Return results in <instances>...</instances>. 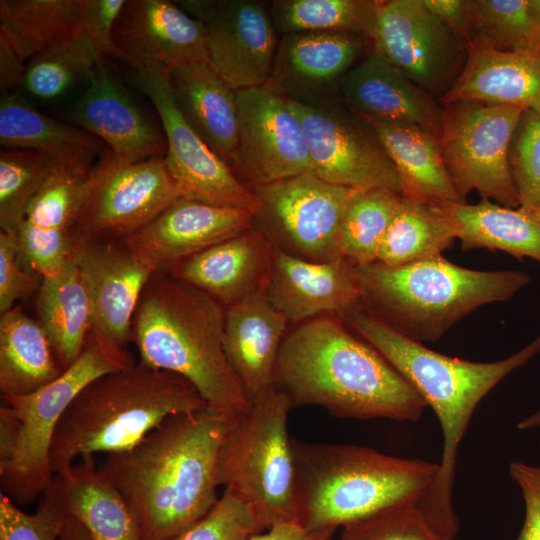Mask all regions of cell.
Instances as JSON below:
<instances>
[{
	"mask_svg": "<svg viewBox=\"0 0 540 540\" xmlns=\"http://www.w3.org/2000/svg\"><path fill=\"white\" fill-rule=\"evenodd\" d=\"M340 540L448 539L430 525L417 502H404L343 526Z\"/></svg>",
	"mask_w": 540,
	"mask_h": 540,
	"instance_id": "f6af8a7d",
	"label": "cell"
},
{
	"mask_svg": "<svg viewBox=\"0 0 540 540\" xmlns=\"http://www.w3.org/2000/svg\"><path fill=\"white\" fill-rule=\"evenodd\" d=\"M26 61L0 37V90L1 94L17 90L24 74Z\"/></svg>",
	"mask_w": 540,
	"mask_h": 540,
	"instance_id": "f5cc1de1",
	"label": "cell"
},
{
	"mask_svg": "<svg viewBox=\"0 0 540 540\" xmlns=\"http://www.w3.org/2000/svg\"><path fill=\"white\" fill-rule=\"evenodd\" d=\"M471 5L468 44L540 58V30L531 16L529 0H471Z\"/></svg>",
	"mask_w": 540,
	"mask_h": 540,
	"instance_id": "60d3db41",
	"label": "cell"
},
{
	"mask_svg": "<svg viewBox=\"0 0 540 540\" xmlns=\"http://www.w3.org/2000/svg\"><path fill=\"white\" fill-rule=\"evenodd\" d=\"M266 292L288 323L344 313L362 296L357 267L346 259L308 261L274 246Z\"/></svg>",
	"mask_w": 540,
	"mask_h": 540,
	"instance_id": "cb8c5ba5",
	"label": "cell"
},
{
	"mask_svg": "<svg viewBox=\"0 0 540 540\" xmlns=\"http://www.w3.org/2000/svg\"><path fill=\"white\" fill-rule=\"evenodd\" d=\"M287 324L266 290L226 308L224 350L249 402L275 387L277 358Z\"/></svg>",
	"mask_w": 540,
	"mask_h": 540,
	"instance_id": "4316f807",
	"label": "cell"
},
{
	"mask_svg": "<svg viewBox=\"0 0 540 540\" xmlns=\"http://www.w3.org/2000/svg\"><path fill=\"white\" fill-rule=\"evenodd\" d=\"M292 409L276 386L231 417L218 451L217 482L243 501L265 529L295 520Z\"/></svg>",
	"mask_w": 540,
	"mask_h": 540,
	"instance_id": "9c48e42d",
	"label": "cell"
},
{
	"mask_svg": "<svg viewBox=\"0 0 540 540\" xmlns=\"http://www.w3.org/2000/svg\"><path fill=\"white\" fill-rule=\"evenodd\" d=\"M58 540H91L83 525L68 514Z\"/></svg>",
	"mask_w": 540,
	"mask_h": 540,
	"instance_id": "db71d44e",
	"label": "cell"
},
{
	"mask_svg": "<svg viewBox=\"0 0 540 540\" xmlns=\"http://www.w3.org/2000/svg\"><path fill=\"white\" fill-rule=\"evenodd\" d=\"M365 119L398 172L402 196L436 204L464 203L444 163L437 135L410 122Z\"/></svg>",
	"mask_w": 540,
	"mask_h": 540,
	"instance_id": "1f68e13d",
	"label": "cell"
},
{
	"mask_svg": "<svg viewBox=\"0 0 540 540\" xmlns=\"http://www.w3.org/2000/svg\"><path fill=\"white\" fill-rule=\"evenodd\" d=\"M264 530L250 507L224 490L209 513L169 540H247Z\"/></svg>",
	"mask_w": 540,
	"mask_h": 540,
	"instance_id": "bcb514c9",
	"label": "cell"
},
{
	"mask_svg": "<svg viewBox=\"0 0 540 540\" xmlns=\"http://www.w3.org/2000/svg\"><path fill=\"white\" fill-rule=\"evenodd\" d=\"M370 39L344 32L280 35L267 85L289 101L323 106L340 100L346 74Z\"/></svg>",
	"mask_w": 540,
	"mask_h": 540,
	"instance_id": "ffe728a7",
	"label": "cell"
},
{
	"mask_svg": "<svg viewBox=\"0 0 540 540\" xmlns=\"http://www.w3.org/2000/svg\"><path fill=\"white\" fill-rule=\"evenodd\" d=\"M65 115L69 123L98 137L122 160L140 162L166 156L162 124L140 106L105 57Z\"/></svg>",
	"mask_w": 540,
	"mask_h": 540,
	"instance_id": "d6986e66",
	"label": "cell"
},
{
	"mask_svg": "<svg viewBox=\"0 0 540 540\" xmlns=\"http://www.w3.org/2000/svg\"><path fill=\"white\" fill-rule=\"evenodd\" d=\"M126 0H81L80 32L103 57L120 59L114 41L116 20Z\"/></svg>",
	"mask_w": 540,
	"mask_h": 540,
	"instance_id": "c3c4849f",
	"label": "cell"
},
{
	"mask_svg": "<svg viewBox=\"0 0 540 540\" xmlns=\"http://www.w3.org/2000/svg\"><path fill=\"white\" fill-rule=\"evenodd\" d=\"M63 371L41 324L19 306L0 316V391L3 396L31 394Z\"/></svg>",
	"mask_w": 540,
	"mask_h": 540,
	"instance_id": "e575fe53",
	"label": "cell"
},
{
	"mask_svg": "<svg viewBox=\"0 0 540 540\" xmlns=\"http://www.w3.org/2000/svg\"><path fill=\"white\" fill-rule=\"evenodd\" d=\"M517 428L519 430H530L534 428H540V409L537 412L519 421L517 423Z\"/></svg>",
	"mask_w": 540,
	"mask_h": 540,
	"instance_id": "11a10c76",
	"label": "cell"
},
{
	"mask_svg": "<svg viewBox=\"0 0 540 540\" xmlns=\"http://www.w3.org/2000/svg\"><path fill=\"white\" fill-rule=\"evenodd\" d=\"M358 189L329 183L312 170L254 189L252 228L283 251L314 262L340 258L338 234ZM282 250V249H281Z\"/></svg>",
	"mask_w": 540,
	"mask_h": 540,
	"instance_id": "8fae6325",
	"label": "cell"
},
{
	"mask_svg": "<svg viewBox=\"0 0 540 540\" xmlns=\"http://www.w3.org/2000/svg\"><path fill=\"white\" fill-rule=\"evenodd\" d=\"M251 227L250 211L180 198L125 239L153 273H168L180 261Z\"/></svg>",
	"mask_w": 540,
	"mask_h": 540,
	"instance_id": "7402d4cb",
	"label": "cell"
},
{
	"mask_svg": "<svg viewBox=\"0 0 540 540\" xmlns=\"http://www.w3.org/2000/svg\"><path fill=\"white\" fill-rule=\"evenodd\" d=\"M344 317L420 394L441 425L443 451L436 479L417 503L430 525L455 540L459 520L452 506L457 454L479 402L512 371L540 353V335L515 354L473 362L437 353L357 305Z\"/></svg>",
	"mask_w": 540,
	"mask_h": 540,
	"instance_id": "3957f363",
	"label": "cell"
},
{
	"mask_svg": "<svg viewBox=\"0 0 540 540\" xmlns=\"http://www.w3.org/2000/svg\"><path fill=\"white\" fill-rule=\"evenodd\" d=\"M529 10L535 24L540 30V0H529Z\"/></svg>",
	"mask_w": 540,
	"mask_h": 540,
	"instance_id": "9f6ffc18",
	"label": "cell"
},
{
	"mask_svg": "<svg viewBox=\"0 0 540 540\" xmlns=\"http://www.w3.org/2000/svg\"><path fill=\"white\" fill-rule=\"evenodd\" d=\"M442 157L457 193L477 191L501 206H520L508 165V147L523 112L513 105L460 100L443 105Z\"/></svg>",
	"mask_w": 540,
	"mask_h": 540,
	"instance_id": "30bf717a",
	"label": "cell"
},
{
	"mask_svg": "<svg viewBox=\"0 0 540 540\" xmlns=\"http://www.w3.org/2000/svg\"><path fill=\"white\" fill-rule=\"evenodd\" d=\"M74 260L88 277L94 301L90 332L108 351L134 363L127 350L141 294L154 274L128 245L125 236L77 233Z\"/></svg>",
	"mask_w": 540,
	"mask_h": 540,
	"instance_id": "ac0fdd59",
	"label": "cell"
},
{
	"mask_svg": "<svg viewBox=\"0 0 540 540\" xmlns=\"http://www.w3.org/2000/svg\"><path fill=\"white\" fill-rule=\"evenodd\" d=\"M273 245L254 228L177 263L168 273L224 307L266 290Z\"/></svg>",
	"mask_w": 540,
	"mask_h": 540,
	"instance_id": "484cf974",
	"label": "cell"
},
{
	"mask_svg": "<svg viewBox=\"0 0 540 540\" xmlns=\"http://www.w3.org/2000/svg\"><path fill=\"white\" fill-rule=\"evenodd\" d=\"M67 516L62 479L57 474L31 514L0 492V540H58Z\"/></svg>",
	"mask_w": 540,
	"mask_h": 540,
	"instance_id": "7bdbcfd3",
	"label": "cell"
},
{
	"mask_svg": "<svg viewBox=\"0 0 540 540\" xmlns=\"http://www.w3.org/2000/svg\"><path fill=\"white\" fill-rule=\"evenodd\" d=\"M131 82L155 108L167 140V167L182 198L253 213L257 199L233 170L196 134L177 108L169 72L132 70Z\"/></svg>",
	"mask_w": 540,
	"mask_h": 540,
	"instance_id": "9a60e30c",
	"label": "cell"
},
{
	"mask_svg": "<svg viewBox=\"0 0 540 540\" xmlns=\"http://www.w3.org/2000/svg\"><path fill=\"white\" fill-rule=\"evenodd\" d=\"M180 198L164 157L129 162L106 149L88 174L77 233L127 236Z\"/></svg>",
	"mask_w": 540,
	"mask_h": 540,
	"instance_id": "7c38bea8",
	"label": "cell"
},
{
	"mask_svg": "<svg viewBox=\"0 0 540 540\" xmlns=\"http://www.w3.org/2000/svg\"><path fill=\"white\" fill-rule=\"evenodd\" d=\"M61 166L55 158L38 150L1 148V230L15 233L29 203Z\"/></svg>",
	"mask_w": 540,
	"mask_h": 540,
	"instance_id": "b9f144b4",
	"label": "cell"
},
{
	"mask_svg": "<svg viewBox=\"0 0 540 540\" xmlns=\"http://www.w3.org/2000/svg\"><path fill=\"white\" fill-rule=\"evenodd\" d=\"M464 68L440 98L446 105L460 100L513 105L540 111V58L503 52L470 43Z\"/></svg>",
	"mask_w": 540,
	"mask_h": 540,
	"instance_id": "f1b7e54d",
	"label": "cell"
},
{
	"mask_svg": "<svg viewBox=\"0 0 540 540\" xmlns=\"http://www.w3.org/2000/svg\"><path fill=\"white\" fill-rule=\"evenodd\" d=\"M102 58L79 31L58 46L29 59L16 92L34 106L60 102L80 85L87 86Z\"/></svg>",
	"mask_w": 540,
	"mask_h": 540,
	"instance_id": "74e56055",
	"label": "cell"
},
{
	"mask_svg": "<svg viewBox=\"0 0 540 540\" xmlns=\"http://www.w3.org/2000/svg\"><path fill=\"white\" fill-rule=\"evenodd\" d=\"M509 474L522 492L525 518L516 540H540V466L512 462Z\"/></svg>",
	"mask_w": 540,
	"mask_h": 540,
	"instance_id": "681fc988",
	"label": "cell"
},
{
	"mask_svg": "<svg viewBox=\"0 0 540 540\" xmlns=\"http://www.w3.org/2000/svg\"><path fill=\"white\" fill-rule=\"evenodd\" d=\"M42 276L24 261L16 235L0 231V313L13 307L18 300L37 292Z\"/></svg>",
	"mask_w": 540,
	"mask_h": 540,
	"instance_id": "7dc6e473",
	"label": "cell"
},
{
	"mask_svg": "<svg viewBox=\"0 0 540 540\" xmlns=\"http://www.w3.org/2000/svg\"><path fill=\"white\" fill-rule=\"evenodd\" d=\"M36 309L38 322L64 371L82 353L94 322L90 282L73 257L58 271L42 276Z\"/></svg>",
	"mask_w": 540,
	"mask_h": 540,
	"instance_id": "4dcf8cb0",
	"label": "cell"
},
{
	"mask_svg": "<svg viewBox=\"0 0 540 540\" xmlns=\"http://www.w3.org/2000/svg\"><path fill=\"white\" fill-rule=\"evenodd\" d=\"M340 100L365 118L410 122L437 136L442 130V105L372 47L344 77Z\"/></svg>",
	"mask_w": 540,
	"mask_h": 540,
	"instance_id": "d4e9b609",
	"label": "cell"
},
{
	"mask_svg": "<svg viewBox=\"0 0 540 540\" xmlns=\"http://www.w3.org/2000/svg\"><path fill=\"white\" fill-rule=\"evenodd\" d=\"M287 102L303 127L312 171L318 177L348 188L402 194L398 172L364 117L341 102L323 106Z\"/></svg>",
	"mask_w": 540,
	"mask_h": 540,
	"instance_id": "4fadbf2b",
	"label": "cell"
},
{
	"mask_svg": "<svg viewBox=\"0 0 540 540\" xmlns=\"http://www.w3.org/2000/svg\"><path fill=\"white\" fill-rule=\"evenodd\" d=\"M207 405L184 377L141 362L105 374L62 415L51 446L52 471L63 474L76 458L128 450L167 418Z\"/></svg>",
	"mask_w": 540,
	"mask_h": 540,
	"instance_id": "5b68a950",
	"label": "cell"
},
{
	"mask_svg": "<svg viewBox=\"0 0 540 540\" xmlns=\"http://www.w3.org/2000/svg\"><path fill=\"white\" fill-rule=\"evenodd\" d=\"M226 309L169 273L147 282L132 322L141 363L188 380L205 402L235 416L250 402L223 345Z\"/></svg>",
	"mask_w": 540,
	"mask_h": 540,
	"instance_id": "277c9868",
	"label": "cell"
},
{
	"mask_svg": "<svg viewBox=\"0 0 540 540\" xmlns=\"http://www.w3.org/2000/svg\"><path fill=\"white\" fill-rule=\"evenodd\" d=\"M455 239L453 221L443 204L401 195L376 262L400 266L440 256Z\"/></svg>",
	"mask_w": 540,
	"mask_h": 540,
	"instance_id": "d590c367",
	"label": "cell"
},
{
	"mask_svg": "<svg viewBox=\"0 0 540 540\" xmlns=\"http://www.w3.org/2000/svg\"><path fill=\"white\" fill-rule=\"evenodd\" d=\"M81 0H1L0 37L24 60L80 31Z\"/></svg>",
	"mask_w": 540,
	"mask_h": 540,
	"instance_id": "8d00e7d4",
	"label": "cell"
},
{
	"mask_svg": "<svg viewBox=\"0 0 540 540\" xmlns=\"http://www.w3.org/2000/svg\"><path fill=\"white\" fill-rule=\"evenodd\" d=\"M231 417L209 405L171 416L99 464L130 507L140 540H169L218 502V451Z\"/></svg>",
	"mask_w": 540,
	"mask_h": 540,
	"instance_id": "6da1fadb",
	"label": "cell"
},
{
	"mask_svg": "<svg viewBox=\"0 0 540 540\" xmlns=\"http://www.w3.org/2000/svg\"><path fill=\"white\" fill-rule=\"evenodd\" d=\"M508 165L520 206L540 214V111L521 113L509 143Z\"/></svg>",
	"mask_w": 540,
	"mask_h": 540,
	"instance_id": "ee69618b",
	"label": "cell"
},
{
	"mask_svg": "<svg viewBox=\"0 0 540 540\" xmlns=\"http://www.w3.org/2000/svg\"><path fill=\"white\" fill-rule=\"evenodd\" d=\"M89 172L61 166L29 203L14 233L25 263L41 276L73 257Z\"/></svg>",
	"mask_w": 540,
	"mask_h": 540,
	"instance_id": "603a6c76",
	"label": "cell"
},
{
	"mask_svg": "<svg viewBox=\"0 0 540 540\" xmlns=\"http://www.w3.org/2000/svg\"><path fill=\"white\" fill-rule=\"evenodd\" d=\"M464 251L500 250L540 263V214L521 206L509 208L482 198L477 204H443Z\"/></svg>",
	"mask_w": 540,
	"mask_h": 540,
	"instance_id": "d6a6232c",
	"label": "cell"
},
{
	"mask_svg": "<svg viewBox=\"0 0 540 540\" xmlns=\"http://www.w3.org/2000/svg\"><path fill=\"white\" fill-rule=\"evenodd\" d=\"M377 0H273L270 14L280 35L344 32L370 39Z\"/></svg>",
	"mask_w": 540,
	"mask_h": 540,
	"instance_id": "f35d334b",
	"label": "cell"
},
{
	"mask_svg": "<svg viewBox=\"0 0 540 540\" xmlns=\"http://www.w3.org/2000/svg\"><path fill=\"white\" fill-rule=\"evenodd\" d=\"M292 443L295 521L309 531L343 527L395 504L418 503L439 470V463L359 445Z\"/></svg>",
	"mask_w": 540,
	"mask_h": 540,
	"instance_id": "8992f818",
	"label": "cell"
},
{
	"mask_svg": "<svg viewBox=\"0 0 540 540\" xmlns=\"http://www.w3.org/2000/svg\"><path fill=\"white\" fill-rule=\"evenodd\" d=\"M103 141L67 121L44 114L18 92L1 94V147L44 152L63 166L90 171L102 155Z\"/></svg>",
	"mask_w": 540,
	"mask_h": 540,
	"instance_id": "f546056e",
	"label": "cell"
},
{
	"mask_svg": "<svg viewBox=\"0 0 540 540\" xmlns=\"http://www.w3.org/2000/svg\"><path fill=\"white\" fill-rule=\"evenodd\" d=\"M401 194L389 189L359 190L344 213L338 250L356 267L377 261L378 251Z\"/></svg>",
	"mask_w": 540,
	"mask_h": 540,
	"instance_id": "ab89813d",
	"label": "cell"
},
{
	"mask_svg": "<svg viewBox=\"0 0 540 540\" xmlns=\"http://www.w3.org/2000/svg\"><path fill=\"white\" fill-rule=\"evenodd\" d=\"M363 341L337 318L310 319L285 336L275 386L292 408L316 406L347 419L417 421L427 407L424 399Z\"/></svg>",
	"mask_w": 540,
	"mask_h": 540,
	"instance_id": "7a4b0ae2",
	"label": "cell"
},
{
	"mask_svg": "<svg viewBox=\"0 0 540 540\" xmlns=\"http://www.w3.org/2000/svg\"><path fill=\"white\" fill-rule=\"evenodd\" d=\"M371 47L440 98L461 74L464 43L422 0H377Z\"/></svg>",
	"mask_w": 540,
	"mask_h": 540,
	"instance_id": "5bb4252c",
	"label": "cell"
},
{
	"mask_svg": "<svg viewBox=\"0 0 540 540\" xmlns=\"http://www.w3.org/2000/svg\"><path fill=\"white\" fill-rule=\"evenodd\" d=\"M89 334L78 359L54 381L22 396H3L0 408L1 492L17 505L43 494L52 482L50 453L57 425L79 392L95 379L128 367Z\"/></svg>",
	"mask_w": 540,
	"mask_h": 540,
	"instance_id": "ba28073f",
	"label": "cell"
},
{
	"mask_svg": "<svg viewBox=\"0 0 540 540\" xmlns=\"http://www.w3.org/2000/svg\"><path fill=\"white\" fill-rule=\"evenodd\" d=\"M236 93L239 136L233 171L237 177L254 191L312 170L303 127L286 98L267 84Z\"/></svg>",
	"mask_w": 540,
	"mask_h": 540,
	"instance_id": "e0dca14e",
	"label": "cell"
},
{
	"mask_svg": "<svg viewBox=\"0 0 540 540\" xmlns=\"http://www.w3.org/2000/svg\"><path fill=\"white\" fill-rule=\"evenodd\" d=\"M337 528L306 530L295 520L275 524L247 540H333Z\"/></svg>",
	"mask_w": 540,
	"mask_h": 540,
	"instance_id": "816d5d0a",
	"label": "cell"
},
{
	"mask_svg": "<svg viewBox=\"0 0 540 540\" xmlns=\"http://www.w3.org/2000/svg\"><path fill=\"white\" fill-rule=\"evenodd\" d=\"M169 82L175 104L184 119L233 170L239 136L236 91L206 62L172 69Z\"/></svg>",
	"mask_w": 540,
	"mask_h": 540,
	"instance_id": "83f0119b",
	"label": "cell"
},
{
	"mask_svg": "<svg viewBox=\"0 0 540 540\" xmlns=\"http://www.w3.org/2000/svg\"><path fill=\"white\" fill-rule=\"evenodd\" d=\"M57 475L68 514L83 525L91 540H140L130 507L93 458Z\"/></svg>",
	"mask_w": 540,
	"mask_h": 540,
	"instance_id": "836d02e7",
	"label": "cell"
},
{
	"mask_svg": "<svg viewBox=\"0 0 540 540\" xmlns=\"http://www.w3.org/2000/svg\"><path fill=\"white\" fill-rule=\"evenodd\" d=\"M120 60L132 70L167 71L208 60L205 31L175 1L126 0L114 27Z\"/></svg>",
	"mask_w": 540,
	"mask_h": 540,
	"instance_id": "44dd1931",
	"label": "cell"
},
{
	"mask_svg": "<svg viewBox=\"0 0 540 540\" xmlns=\"http://www.w3.org/2000/svg\"><path fill=\"white\" fill-rule=\"evenodd\" d=\"M423 4L464 43L471 40V0H422Z\"/></svg>",
	"mask_w": 540,
	"mask_h": 540,
	"instance_id": "f907efd6",
	"label": "cell"
},
{
	"mask_svg": "<svg viewBox=\"0 0 540 540\" xmlns=\"http://www.w3.org/2000/svg\"><path fill=\"white\" fill-rule=\"evenodd\" d=\"M202 24L209 67L235 91L266 85L279 34L270 1H176Z\"/></svg>",
	"mask_w": 540,
	"mask_h": 540,
	"instance_id": "2e32d148",
	"label": "cell"
},
{
	"mask_svg": "<svg viewBox=\"0 0 540 540\" xmlns=\"http://www.w3.org/2000/svg\"><path fill=\"white\" fill-rule=\"evenodd\" d=\"M365 309L405 337L440 339L477 308L509 300L530 282L518 270L481 271L440 256L400 266L357 267Z\"/></svg>",
	"mask_w": 540,
	"mask_h": 540,
	"instance_id": "52a82bcc",
	"label": "cell"
}]
</instances>
